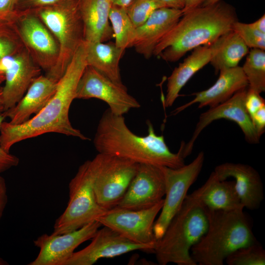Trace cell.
<instances>
[{
    "instance_id": "19",
    "label": "cell",
    "mask_w": 265,
    "mask_h": 265,
    "mask_svg": "<svg viewBox=\"0 0 265 265\" xmlns=\"http://www.w3.org/2000/svg\"><path fill=\"white\" fill-rule=\"evenodd\" d=\"M183 15L180 9L167 7L156 9L141 26L136 28L132 47L145 58H150L159 42Z\"/></svg>"
},
{
    "instance_id": "33",
    "label": "cell",
    "mask_w": 265,
    "mask_h": 265,
    "mask_svg": "<svg viewBox=\"0 0 265 265\" xmlns=\"http://www.w3.org/2000/svg\"><path fill=\"white\" fill-rule=\"evenodd\" d=\"M64 0H16V17L23 14L34 13L41 8L58 3Z\"/></svg>"
},
{
    "instance_id": "6",
    "label": "cell",
    "mask_w": 265,
    "mask_h": 265,
    "mask_svg": "<svg viewBox=\"0 0 265 265\" xmlns=\"http://www.w3.org/2000/svg\"><path fill=\"white\" fill-rule=\"evenodd\" d=\"M79 1L65 0L34 13L58 44L59 53L56 64L47 76L57 81L62 77L76 51L84 41Z\"/></svg>"
},
{
    "instance_id": "29",
    "label": "cell",
    "mask_w": 265,
    "mask_h": 265,
    "mask_svg": "<svg viewBox=\"0 0 265 265\" xmlns=\"http://www.w3.org/2000/svg\"><path fill=\"white\" fill-rule=\"evenodd\" d=\"M24 48L15 23L0 20V60Z\"/></svg>"
},
{
    "instance_id": "37",
    "label": "cell",
    "mask_w": 265,
    "mask_h": 265,
    "mask_svg": "<svg viewBox=\"0 0 265 265\" xmlns=\"http://www.w3.org/2000/svg\"><path fill=\"white\" fill-rule=\"evenodd\" d=\"M250 118L258 135L260 137L265 131V106L256 111Z\"/></svg>"
},
{
    "instance_id": "28",
    "label": "cell",
    "mask_w": 265,
    "mask_h": 265,
    "mask_svg": "<svg viewBox=\"0 0 265 265\" xmlns=\"http://www.w3.org/2000/svg\"><path fill=\"white\" fill-rule=\"evenodd\" d=\"M242 67L249 88L260 94L265 91V52L252 49Z\"/></svg>"
},
{
    "instance_id": "34",
    "label": "cell",
    "mask_w": 265,
    "mask_h": 265,
    "mask_svg": "<svg viewBox=\"0 0 265 265\" xmlns=\"http://www.w3.org/2000/svg\"><path fill=\"white\" fill-rule=\"evenodd\" d=\"M245 106L251 118L256 111L265 106V100L261 96L260 94L248 88L245 98Z\"/></svg>"
},
{
    "instance_id": "22",
    "label": "cell",
    "mask_w": 265,
    "mask_h": 265,
    "mask_svg": "<svg viewBox=\"0 0 265 265\" xmlns=\"http://www.w3.org/2000/svg\"><path fill=\"white\" fill-rule=\"evenodd\" d=\"M110 0H80L79 9L86 42H105L114 37L109 14Z\"/></svg>"
},
{
    "instance_id": "20",
    "label": "cell",
    "mask_w": 265,
    "mask_h": 265,
    "mask_svg": "<svg viewBox=\"0 0 265 265\" xmlns=\"http://www.w3.org/2000/svg\"><path fill=\"white\" fill-rule=\"evenodd\" d=\"M215 83L208 89L192 94L195 97L187 103L175 109L177 114L195 103L198 107L215 106L228 100L235 93L247 87L248 83L242 67L237 66L221 70Z\"/></svg>"
},
{
    "instance_id": "17",
    "label": "cell",
    "mask_w": 265,
    "mask_h": 265,
    "mask_svg": "<svg viewBox=\"0 0 265 265\" xmlns=\"http://www.w3.org/2000/svg\"><path fill=\"white\" fill-rule=\"evenodd\" d=\"M41 71L25 48L16 54L0 60V72L5 76V85L2 87L5 110L20 101Z\"/></svg>"
},
{
    "instance_id": "24",
    "label": "cell",
    "mask_w": 265,
    "mask_h": 265,
    "mask_svg": "<svg viewBox=\"0 0 265 265\" xmlns=\"http://www.w3.org/2000/svg\"><path fill=\"white\" fill-rule=\"evenodd\" d=\"M210 45L199 46L184 61L179 64L168 78L167 90L164 105L171 106L179 92L190 78L199 70L210 62L212 58Z\"/></svg>"
},
{
    "instance_id": "4",
    "label": "cell",
    "mask_w": 265,
    "mask_h": 265,
    "mask_svg": "<svg viewBox=\"0 0 265 265\" xmlns=\"http://www.w3.org/2000/svg\"><path fill=\"white\" fill-rule=\"evenodd\" d=\"M243 209L208 210V230L190 250L196 265H223L226 258L236 250L258 243Z\"/></svg>"
},
{
    "instance_id": "14",
    "label": "cell",
    "mask_w": 265,
    "mask_h": 265,
    "mask_svg": "<svg viewBox=\"0 0 265 265\" xmlns=\"http://www.w3.org/2000/svg\"><path fill=\"white\" fill-rule=\"evenodd\" d=\"M102 226L93 221L76 230L58 235L43 234L33 241L39 249L36 258L29 265H63L83 242L91 239Z\"/></svg>"
},
{
    "instance_id": "2",
    "label": "cell",
    "mask_w": 265,
    "mask_h": 265,
    "mask_svg": "<svg viewBox=\"0 0 265 265\" xmlns=\"http://www.w3.org/2000/svg\"><path fill=\"white\" fill-rule=\"evenodd\" d=\"M148 133L134 134L127 127L123 115L107 109L97 126L93 144L98 153L127 159L137 163L177 168L185 165L180 151L174 153L163 135L156 134L151 122L147 121Z\"/></svg>"
},
{
    "instance_id": "35",
    "label": "cell",
    "mask_w": 265,
    "mask_h": 265,
    "mask_svg": "<svg viewBox=\"0 0 265 265\" xmlns=\"http://www.w3.org/2000/svg\"><path fill=\"white\" fill-rule=\"evenodd\" d=\"M5 118L2 113L0 114V126ZM19 163L17 156L6 152L0 146V174L17 166Z\"/></svg>"
},
{
    "instance_id": "7",
    "label": "cell",
    "mask_w": 265,
    "mask_h": 265,
    "mask_svg": "<svg viewBox=\"0 0 265 265\" xmlns=\"http://www.w3.org/2000/svg\"><path fill=\"white\" fill-rule=\"evenodd\" d=\"M69 199L63 212L56 220L52 234L79 229L97 220L107 210L97 203L92 186L90 160L82 163L69 184Z\"/></svg>"
},
{
    "instance_id": "43",
    "label": "cell",
    "mask_w": 265,
    "mask_h": 265,
    "mask_svg": "<svg viewBox=\"0 0 265 265\" xmlns=\"http://www.w3.org/2000/svg\"><path fill=\"white\" fill-rule=\"evenodd\" d=\"M4 106L2 97V87H0V114L4 111Z\"/></svg>"
},
{
    "instance_id": "45",
    "label": "cell",
    "mask_w": 265,
    "mask_h": 265,
    "mask_svg": "<svg viewBox=\"0 0 265 265\" xmlns=\"http://www.w3.org/2000/svg\"><path fill=\"white\" fill-rule=\"evenodd\" d=\"M5 76L3 73L0 72V85L4 81Z\"/></svg>"
},
{
    "instance_id": "11",
    "label": "cell",
    "mask_w": 265,
    "mask_h": 265,
    "mask_svg": "<svg viewBox=\"0 0 265 265\" xmlns=\"http://www.w3.org/2000/svg\"><path fill=\"white\" fill-rule=\"evenodd\" d=\"M13 22L24 48L33 61L48 76L55 67L59 56L56 40L34 13L19 15Z\"/></svg>"
},
{
    "instance_id": "12",
    "label": "cell",
    "mask_w": 265,
    "mask_h": 265,
    "mask_svg": "<svg viewBox=\"0 0 265 265\" xmlns=\"http://www.w3.org/2000/svg\"><path fill=\"white\" fill-rule=\"evenodd\" d=\"M96 98L106 102L113 114L123 115L140 104L128 92L123 83L113 82L93 67L87 65L77 85L76 99Z\"/></svg>"
},
{
    "instance_id": "38",
    "label": "cell",
    "mask_w": 265,
    "mask_h": 265,
    "mask_svg": "<svg viewBox=\"0 0 265 265\" xmlns=\"http://www.w3.org/2000/svg\"><path fill=\"white\" fill-rule=\"evenodd\" d=\"M8 201L7 188L5 179L0 176V220Z\"/></svg>"
},
{
    "instance_id": "5",
    "label": "cell",
    "mask_w": 265,
    "mask_h": 265,
    "mask_svg": "<svg viewBox=\"0 0 265 265\" xmlns=\"http://www.w3.org/2000/svg\"><path fill=\"white\" fill-rule=\"evenodd\" d=\"M209 210L191 194L170 222L162 236L157 240L154 253L158 264L197 265L190 251L206 234Z\"/></svg>"
},
{
    "instance_id": "10",
    "label": "cell",
    "mask_w": 265,
    "mask_h": 265,
    "mask_svg": "<svg viewBox=\"0 0 265 265\" xmlns=\"http://www.w3.org/2000/svg\"><path fill=\"white\" fill-rule=\"evenodd\" d=\"M163 200L145 209L129 210L115 207L107 211L97 220L102 226L109 227L134 243L151 246L155 249L157 240L154 233V225Z\"/></svg>"
},
{
    "instance_id": "18",
    "label": "cell",
    "mask_w": 265,
    "mask_h": 265,
    "mask_svg": "<svg viewBox=\"0 0 265 265\" xmlns=\"http://www.w3.org/2000/svg\"><path fill=\"white\" fill-rule=\"evenodd\" d=\"M214 172L220 180L234 179L235 188L244 208L258 209L264 200L263 185L257 170L248 164L226 162L216 166Z\"/></svg>"
},
{
    "instance_id": "39",
    "label": "cell",
    "mask_w": 265,
    "mask_h": 265,
    "mask_svg": "<svg viewBox=\"0 0 265 265\" xmlns=\"http://www.w3.org/2000/svg\"><path fill=\"white\" fill-rule=\"evenodd\" d=\"M206 0H184L185 6L182 10L183 15L202 5Z\"/></svg>"
},
{
    "instance_id": "9",
    "label": "cell",
    "mask_w": 265,
    "mask_h": 265,
    "mask_svg": "<svg viewBox=\"0 0 265 265\" xmlns=\"http://www.w3.org/2000/svg\"><path fill=\"white\" fill-rule=\"evenodd\" d=\"M204 159V153L200 152L188 164L177 168L161 166L165 192L160 214L154 225L157 240L162 236L170 222L181 208L189 188L201 172Z\"/></svg>"
},
{
    "instance_id": "40",
    "label": "cell",
    "mask_w": 265,
    "mask_h": 265,
    "mask_svg": "<svg viewBox=\"0 0 265 265\" xmlns=\"http://www.w3.org/2000/svg\"><path fill=\"white\" fill-rule=\"evenodd\" d=\"M165 7L182 10L185 6L184 0H158Z\"/></svg>"
},
{
    "instance_id": "1",
    "label": "cell",
    "mask_w": 265,
    "mask_h": 265,
    "mask_svg": "<svg viewBox=\"0 0 265 265\" xmlns=\"http://www.w3.org/2000/svg\"><path fill=\"white\" fill-rule=\"evenodd\" d=\"M86 44L78 48L62 77L58 80L56 91L43 108L26 122L13 125L3 121L0 126V146L9 153L16 143L47 133L54 132L78 137L89 138L73 127L69 110L74 99L79 81L85 68Z\"/></svg>"
},
{
    "instance_id": "15",
    "label": "cell",
    "mask_w": 265,
    "mask_h": 265,
    "mask_svg": "<svg viewBox=\"0 0 265 265\" xmlns=\"http://www.w3.org/2000/svg\"><path fill=\"white\" fill-rule=\"evenodd\" d=\"M90 243L75 252L63 265H92L102 258H113L135 250L154 253V248L139 244L124 238L106 226L99 229Z\"/></svg>"
},
{
    "instance_id": "8",
    "label": "cell",
    "mask_w": 265,
    "mask_h": 265,
    "mask_svg": "<svg viewBox=\"0 0 265 265\" xmlns=\"http://www.w3.org/2000/svg\"><path fill=\"white\" fill-rule=\"evenodd\" d=\"M90 163L97 203L107 210L116 207L135 176L138 163L101 153L90 160Z\"/></svg>"
},
{
    "instance_id": "41",
    "label": "cell",
    "mask_w": 265,
    "mask_h": 265,
    "mask_svg": "<svg viewBox=\"0 0 265 265\" xmlns=\"http://www.w3.org/2000/svg\"><path fill=\"white\" fill-rule=\"evenodd\" d=\"M250 25L258 31L265 33V15L264 14L258 20Z\"/></svg>"
},
{
    "instance_id": "26",
    "label": "cell",
    "mask_w": 265,
    "mask_h": 265,
    "mask_svg": "<svg viewBox=\"0 0 265 265\" xmlns=\"http://www.w3.org/2000/svg\"><path fill=\"white\" fill-rule=\"evenodd\" d=\"M210 63L217 74L220 71L238 66L240 60L249 53V48L233 30L224 34L210 45Z\"/></svg>"
},
{
    "instance_id": "27",
    "label": "cell",
    "mask_w": 265,
    "mask_h": 265,
    "mask_svg": "<svg viewBox=\"0 0 265 265\" xmlns=\"http://www.w3.org/2000/svg\"><path fill=\"white\" fill-rule=\"evenodd\" d=\"M115 43L123 50L132 47L135 37L136 28L130 20L126 8L112 4L109 14Z\"/></svg>"
},
{
    "instance_id": "16",
    "label": "cell",
    "mask_w": 265,
    "mask_h": 265,
    "mask_svg": "<svg viewBox=\"0 0 265 265\" xmlns=\"http://www.w3.org/2000/svg\"><path fill=\"white\" fill-rule=\"evenodd\" d=\"M165 192L161 166L139 163L135 176L116 208L129 210L148 209L163 200Z\"/></svg>"
},
{
    "instance_id": "46",
    "label": "cell",
    "mask_w": 265,
    "mask_h": 265,
    "mask_svg": "<svg viewBox=\"0 0 265 265\" xmlns=\"http://www.w3.org/2000/svg\"><path fill=\"white\" fill-rule=\"evenodd\" d=\"M9 264L7 262L0 257V265H8Z\"/></svg>"
},
{
    "instance_id": "36",
    "label": "cell",
    "mask_w": 265,
    "mask_h": 265,
    "mask_svg": "<svg viewBox=\"0 0 265 265\" xmlns=\"http://www.w3.org/2000/svg\"><path fill=\"white\" fill-rule=\"evenodd\" d=\"M16 0H0V20L14 21L16 17Z\"/></svg>"
},
{
    "instance_id": "25",
    "label": "cell",
    "mask_w": 265,
    "mask_h": 265,
    "mask_svg": "<svg viewBox=\"0 0 265 265\" xmlns=\"http://www.w3.org/2000/svg\"><path fill=\"white\" fill-rule=\"evenodd\" d=\"M85 42V41H84ZM85 42L86 62L89 65L117 83H123L119 62L125 50L114 42Z\"/></svg>"
},
{
    "instance_id": "44",
    "label": "cell",
    "mask_w": 265,
    "mask_h": 265,
    "mask_svg": "<svg viewBox=\"0 0 265 265\" xmlns=\"http://www.w3.org/2000/svg\"><path fill=\"white\" fill-rule=\"evenodd\" d=\"M220 0H206L202 6H206L214 4Z\"/></svg>"
},
{
    "instance_id": "3",
    "label": "cell",
    "mask_w": 265,
    "mask_h": 265,
    "mask_svg": "<svg viewBox=\"0 0 265 265\" xmlns=\"http://www.w3.org/2000/svg\"><path fill=\"white\" fill-rule=\"evenodd\" d=\"M238 20L235 9L222 1L201 6L184 14L155 48L153 55L175 62L187 52L211 45L232 30Z\"/></svg>"
},
{
    "instance_id": "31",
    "label": "cell",
    "mask_w": 265,
    "mask_h": 265,
    "mask_svg": "<svg viewBox=\"0 0 265 265\" xmlns=\"http://www.w3.org/2000/svg\"><path fill=\"white\" fill-rule=\"evenodd\" d=\"M165 7L158 0H132L126 8L135 28L141 26L156 9Z\"/></svg>"
},
{
    "instance_id": "32",
    "label": "cell",
    "mask_w": 265,
    "mask_h": 265,
    "mask_svg": "<svg viewBox=\"0 0 265 265\" xmlns=\"http://www.w3.org/2000/svg\"><path fill=\"white\" fill-rule=\"evenodd\" d=\"M232 30L238 35L249 48L265 50V33L255 29L250 24L237 21L233 25Z\"/></svg>"
},
{
    "instance_id": "30",
    "label": "cell",
    "mask_w": 265,
    "mask_h": 265,
    "mask_svg": "<svg viewBox=\"0 0 265 265\" xmlns=\"http://www.w3.org/2000/svg\"><path fill=\"white\" fill-rule=\"evenodd\" d=\"M225 261L228 265H264L265 250L258 242L238 248Z\"/></svg>"
},
{
    "instance_id": "21",
    "label": "cell",
    "mask_w": 265,
    "mask_h": 265,
    "mask_svg": "<svg viewBox=\"0 0 265 265\" xmlns=\"http://www.w3.org/2000/svg\"><path fill=\"white\" fill-rule=\"evenodd\" d=\"M57 80L40 75L32 82L20 101L13 107L2 112L5 118L13 125L28 121L32 115L40 111L54 94Z\"/></svg>"
},
{
    "instance_id": "42",
    "label": "cell",
    "mask_w": 265,
    "mask_h": 265,
    "mask_svg": "<svg viewBox=\"0 0 265 265\" xmlns=\"http://www.w3.org/2000/svg\"><path fill=\"white\" fill-rule=\"evenodd\" d=\"M112 4L126 8L132 0H110Z\"/></svg>"
},
{
    "instance_id": "23",
    "label": "cell",
    "mask_w": 265,
    "mask_h": 265,
    "mask_svg": "<svg viewBox=\"0 0 265 265\" xmlns=\"http://www.w3.org/2000/svg\"><path fill=\"white\" fill-rule=\"evenodd\" d=\"M191 194L209 210L227 211L243 207L234 180H220L214 171L202 186Z\"/></svg>"
},
{
    "instance_id": "13",
    "label": "cell",
    "mask_w": 265,
    "mask_h": 265,
    "mask_svg": "<svg viewBox=\"0 0 265 265\" xmlns=\"http://www.w3.org/2000/svg\"><path fill=\"white\" fill-rule=\"evenodd\" d=\"M247 88H243L235 93L226 101L210 107L200 114L192 135L187 143L183 145L182 155L184 159L190 155L194 144L202 131L214 121L225 119L236 123L242 130L247 142L259 143L260 138L252 123L245 106Z\"/></svg>"
}]
</instances>
